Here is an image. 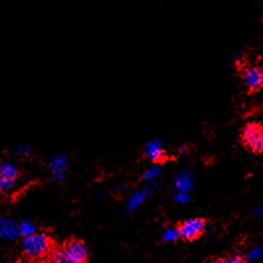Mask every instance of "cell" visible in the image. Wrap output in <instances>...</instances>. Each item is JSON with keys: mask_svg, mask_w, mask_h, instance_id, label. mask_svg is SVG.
Returning a JSON list of instances; mask_svg holds the SVG:
<instances>
[{"mask_svg": "<svg viewBox=\"0 0 263 263\" xmlns=\"http://www.w3.org/2000/svg\"><path fill=\"white\" fill-rule=\"evenodd\" d=\"M46 258L49 263H86L88 249L83 241L70 239L63 246L51 248Z\"/></svg>", "mask_w": 263, "mask_h": 263, "instance_id": "6da1fadb", "label": "cell"}, {"mask_svg": "<svg viewBox=\"0 0 263 263\" xmlns=\"http://www.w3.org/2000/svg\"><path fill=\"white\" fill-rule=\"evenodd\" d=\"M23 253L30 259H41L49 254L53 248L51 238L45 233H34L32 236L24 237L23 243Z\"/></svg>", "mask_w": 263, "mask_h": 263, "instance_id": "7a4b0ae2", "label": "cell"}, {"mask_svg": "<svg viewBox=\"0 0 263 263\" xmlns=\"http://www.w3.org/2000/svg\"><path fill=\"white\" fill-rule=\"evenodd\" d=\"M241 141L248 150L263 154V126L259 123H248L241 130Z\"/></svg>", "mask_w": 263, "mask_h": 263, "instance_id": "3957f363", "label": "cell"}, {"mask_svg": "<svg viewBox=\"0 0 263 263\" xmlns=\"http://www.w3.org/2000/svg\"><path fill=\"white\" fill-rule=\"evenodd\" d=\"M243 86L249 92H258L263 88V69L260 66H246L241 74Z\"/></svg>", "mask_w": 263, "mask_h": 263, "instance_id": "277c9868", "label": "cell"}, {"mask_svg": "<svg viewBox=\"0 0 263 263\" xmlns=\"http://www.w3.org/2000/svg\"><path fill=\"white\" fill-rule=\"evenodd\" d=\"M205 228L206 222L203 218H189L178 227V230H179L180 238L185 241H194L205 232Z\"/></svg>", "mask_w": 263, "mask_h": 263, "instance_id": "5b68a950", "label": "cell"}, {"mask_svg": "<svg viewBox=\"0 0 263 263\" xmlns=\"http://www.w3.org/2000/svg\"><path fill=\"white\" fill-rule=\"evenodd\" d=\"M18 179V168L11 162L0 164V194H7L16 185Z\"/></svg>", "mask_w": 263, "mask_h": 263, "instance_id": "8992f818", "label": "cell"}, {"mask_svg": "<svg viewBox=\"0 0 263 263\" xmlns=\"http://www.w3.org/2000/svg\"><path fill=\"white\" fill-rule=\"evenodd\" d=\"M145 156L153 162V163H161L166 158V152L158 140L149 141L145 146Z\"/></svg>", "mask_w": 263, "mask_h": 263, "instance_id": "52a82bcc", "label": "cell"}, {"mask_svg": "<svg viewBox=\"0 0 263 263\" xmlns=\"http://www.w3.org/2000/svg\"><path fill=\"white\" fill-rule=\"evenodd\" d=\"M50 168H51V173H53V177L55 180H61L65 178L66 173H65V168L67 166V158L62 154H57V156L51 157L50 159Z\"/></svg>", "mask_w": 263, "mask_h": 263, "instance_id": "ba28073f", "label": "cell"}, {"mask_svg": "<svg viewBox=\"0 0 263 263\" xmlns=\"http://www.w3.org/2000/svg\"><path fill=\"white\" fill-rule=\"evenodd\" d=\"M20 236L18 224L11 220H4L3 224L0 225V238L7 241H16Z\"/></svg>", "mask_w": 263, "mask_h": 263, "instance_id": "9c48e42d", "label": "cell"}, {"mask_svg": "<svg viewBox=\"0 0 263 263\" xmlns=\"http://www.w3.org/2000/svg\"><path fill=\"white\" fill-rule=\"evenodd\" d=\"M152 192L153 190L150 187H145V189L138 190L135 194H132V196L129 197L128 204H126V212H133L138 205H141V204L146 200L147 197L152 195Z\"/></svg>", "mask_w": 263, "mask_h": 263, "instance_id": "30bf717a", "label": "cell"}, {"mask_svg": "<svg viewBox=\"0 0 263 263\" xmlns=\"http://www.w3.org/2000/svg\"><path fill=\"white\" fill-rule=\"evenodd\" d=\"M175 187L179 192H190L194 189V177L190 171H182V173L175 178Z\"/></svg>", "mask_w": 263, "mask_h": 263, "instance_id": "8fae6325", "label": "cell"}, {"mask_svg": "<svg viewBox=\"0 0 263 263\" xmlns=\"http://www.w3.org/2000/svg\"><path fill=\"white\" fill-rule=\"evenodd\" d=\"M18 230H20L21 237H28V236H32V234L37 233L36 225L33 224L32 221L20 222V224H18Z\"/></svg>", "mask_w": 263, "mask_h": 263, "instance_id": "7c38bea8", "label": "cell"}, {"mask_svg": "<svg viewBox=\"0 0 263 263\" xmlns=\"http://www.w3.org/2000/svg\"><path fill=\"white\" fill-rule=\"evenodd\" d=\"M162 238L166 242H175L179 237V230L178 228H166L162 233Z\"/></svg>", "mask_w": 263, "mask_h": 263, "instance_id": "4fadbf2b", "label": "cell"}, {"mask_svg": "<svg viewBox=\"0 0 263 263\" xmlns=\"http://www.w3.org/2000/svg\"><path fill=\"white\" fill-rule=\"evenodd\" d=\"M159 173H161V164L153 163L152 166L142 174V178H144L145 180H147V182H150V180L156 179L159 175Z\"/></svg>", "mask_w": 263, "mask_h": 263, "instance_id": "5bb4252c", "label": "cell"}, {"mask_svg": "<svg viewBox=\"0 0 263 263\" xmlns=\"http://www.w3.org/2000/svg\"><path fill=\"white\" fill-rule=\"evenodd\" d=\"M263 255V248L262 246H255V248L250 249L246 254V260L248 262H253V260L260 259Z\"/></svg>", "mask_w": 263, "mask_h": 263, "instance_id": "9a60e30c", "label": "cell"}, {"mask_svg": "<svg viewBox=\"0 0 263 263\" xmlns=\"http://www.w3.org/2000/svg\"><path fill=\"white\" fill-rule=\"evenodd\" d=\"M174 200L179 204H185L190 201V195L187 192H177V195H174Z\"/></svg>", "mask_w": 263, "mask_h": 263, "instance_id": "2e32d148", "label": "cell"}, {"mask_svg": "<svg viewBox=\"0 0 263 263\" xmlns=\"http://www.w3.org/2000/svg\"><path fill=\"white\" fill-rule=\"evenodd\" d=\"M15 153L16 154H23V156H27V154H29L30 153V147L28 146V145H20V146L16 147Z\"/></svg>", "mask_w": 263, "mask_h": 263, "instance_id": "e0dca14e", "label": "cell"}, {"mask_svg": "<svg viewBox=\"0 0 263 263\" xmlns=\"http://www.w3.org/2000/svg\"><path fill=\"white\" fill-rule=\"evenodd\" d=\"M225 263H248V260L245 258L239 257V255H234V257L229 258L228 260H225Z\"/></svg>", "mask_w": 263, "mask_h": 263, "instance_id": "ac0fdd59", "label": "cell"}, {"mask_svg": "<svg viewBox=\"0 0 263 263\" xmlns=\"http://www.w3.org/2000/svg\"><path fill=\"white\" fill-rule=\"evenodd\" d=\"M253 212H254V215L262 216V217H263V206H257V208H255Z\"/></svg>", "mask_w": 263, "mask_h": 263, "instance_id": "d6986e66", "label": "cell"}, {"mask_svg": "<svg viewBox=\"0 0 263 263\" xmlns=\"http://www.w3.org/2000/svg\"><path fill=\"white\" fill-rule=\"evenodd\" d=\"M210 263H225V260H222V259H213V260H211Z\"/></svg>", "mask_w": 263, "mask_h": 263, "instance_id": "ffe728a7", "label": "cell"}, {"mask_svg": "<svg viewBox=\"0 0 263 263\" xmlns=\"http://www.w3.org/2000/svg\"><path fill=\"white\" fill-rule=\"evenodd\" d=\"M3 221H4V218H3V217H0V225L3 224Z\"/></svg>", "mask_w": 263, "mask_h": 263, "instance_id": "44dd1931", "label": "cell"}, {"mask_svg": "<svg viewBox=\"0 0 263 263\" xmlns=\"http://www.w3.org/2000/svg\"><path fill=\"white\" fill-rule=\"evenodd\" d=\"M16 263H24V262H16Z\"/></svg>", "mask_w": 263, "mask_h": 263, "instance_id": "7402d4cb", "label": "cell"}]
</instances>
